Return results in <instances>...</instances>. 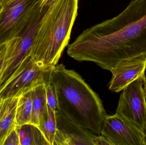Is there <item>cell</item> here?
Wrapping results in <instances>:
<instances>
[{
	"instance_id": "obj_1",
	"label": "cell",
	"mask_w": 146,
	"mask_h": 145,
	"mask_svg": "<svg viewBox=\"0 0 146 145\" xmlns=\"http://www.w3.org/2000/svg\"><path fill=\"white\" fill-rule=\"evenodd\" d=\"M71 58L111 71L146 55V0H132L118 15L84 30L68 47Z\"/></svg>"
},
{
	"instance_id": "obj_2",
	"label": "cell",
	"mask_w": 146,
	"mask_h": 145,
	"mask_svg": "<svg viewBox=\"0 0 146 145\" xmlns=\"http://www.w3.org/2000/svg\"><path fill=\"white\" fill-rule=\"evenodd\" d=\"M51 82L56 94L57 110L76 125L100 135L107 114L98 95L82 77L60 64L54 67Z\"/></svg>"
},
{
	"instance_id": "obj_3",
	"label": "cell",
	"mask_w": 146,
	"mask_h": 145,
	"mask_svg": "<svg viewBox=\"0 0 146 145\" xmlns=\"http://www.w3.org/2000/svg\"><path fill=\"white\" fill-rule=\"evenodd\" d=\"M78 9V0H56L48 7L32 46L30 56L33 61L44 67L58 64L69 43Z\"/></svg>"
},
{
	"instance_id": "obj_4",
	"label": "cell",
	"mask_w": 146,
	"mask_h": 145,
	"mask_svg": "<svg viewBox=\"0 0 146 145\" xmlns=\"http://www.w3.org/2000/svg\"><path fill=\"white\" fill-rule=\"evenodd\" d=\"M44 8L39 0H1L0 44L21 37Z\"/></svg>"
},
{
	"instance_id": "obj_5",
	"label": "cell",
	"mask_w": 146,
	"mask_h": 145,
	"mask_svg": "<svg viewBox=\"0 0 146 145\" xmlns=\"http://www.w3.org/2000/svg\"><path fill=\"white\" fill-rule=\"evenodd\" d=\"M54 68L44 67L28 56L3 84L0 98L19 97L25 92L45 85L51 81Z\"/></svg>"
},
{
	"instance_id": "obj_6",
	"label": "cell",
	"mask_w": 146,
	"mask_h": 145,
	"mask_svg": "<svg viewBox=\"0 0 146 145\" xmlns=\"http://www.w3.org/2000/svg\"><path fill=\"white\" fill-rule=\"evenodd\" d=\"M146 79L141 77L122 90L115 112L141 130L146 123V94L143 87Z\"/></svg>"
},
{
	"instance_id": "obj_7",
	"label": "cell",
	"mask_w": 146,
	"mask_h": 145,
	"mask_svg": "<svg viewBox=\"0 0 146 145\" xmlns=\"http://www.w3.org/2000/svg\"><path fill=\"white\" fill-rule=\"evenodd\" d=\"M48 7L44 8L42 12L32 22L21 37L7 41V47L4 66L0 76V90L24 59L30 56L32 46L38 25Z\"/></svg>"
},
{
	"instance_id": "obj_8",
	"label": "cell",
	"mask_w": 146,
	"mask_h": 145,
	"mask_svg": "<svg viewBox=\"0 0 146 145\" xmlns=\"http://www.w3.org/2000/svg\"><path fill=\"white\" fill-rule=\"evenodd\" d=\"M100 135L107 137L113 145H144L141 130L116 114L105 118Z\"/></svg>"
},
{
	"instance_id": "obj_9",
	"label": "cell",
	"mask_w": 146,
	"mask_h": 145,
	"mask_svg": "<svg viewBox=\"0 0 146 145\" xmlns=\"http://www.w3.org/2000/svg\"><path fill=\"white\" fill-rule=\"evenodd\" d=\"M54 145H94L95 135L74 123L58 110Z\"/></svg>"
},
{
	"instance_id": "obj_10",
	"label": "cell",
	"mask_w": 146,
	"mask_h": 145,
	"mask_svg": "<svg viewBox=\"0 0 146 145\" xmlns=\"http://www.w3.org/2000/svg\"><path fill=\"white\" fill-rule=\"evenodd\" d=\"M146 55L119 63L111 71L112 74L109 89L119 93L132 82L141 77L145 76Z\"/></svg>"
},
{
	"instance_id": "obj_11",
	"label": "cell",
	"mask_w": 146,
	"mask_h": 145,
	"mask_svg": "<svg viewBox=\"0 0 146 145\" xmlns=\"http://www.w3.org/2000/svg\"><path fill=\"white\" fill-rule=\"evenodd\" d=\"M0 99V145H3L7 137L16 127L15 115L19 97Z\"/></svg>"
},
{
	"instance_id": "obj_12",
	"label": "cell",
	"mask_w": 146,
	"mask_h": 145,
	"mask_svg": "<svg viewBox=\"0 0 146 145\" xmlns=\"http://www.w3.org/2000/svg\"><path fill=\"white\" fill-rule=\"evenodd\" d=\"M32 94L31 123L36 126L41 131L48 115L45 85L33 89Z\"/></svg>"
},
{
	"instance_id": "obj_13",
	"label": "cell",
	"mask_w": 146,
	"mask_h": 145,
	"mask_svg": "<svg viewBox=\"0 0 146 145\" xmlns=\"http://www.w3.org/2000/svg\"><path fill=\"white\" fill-rule=\"evenodd\" d=\"M20 145H49L42 131L31 123L17 127Z\"/></svg>"
},
{
	"instance_id": "obj_14",
	"label": "cell",
	"mask_w": 146,
	"mask_h": 145,
	"mask_svg": "<svg viewBox=\"0 0 146 145\" xmlns=\"http://www.w3.org/2000/svg\"><path fill=\"white\" fill-rule=\"evenodd\" d=\"M32 90L25 92L19 97L15 115V124L17 127L31 123Z\"/></svg>"
},
{
	"instance_id": "obj_15",
	"label": "cell",
	"mask_w": 146,
	"mask_h": 145,
	"mask_svg": "<svg viewBox=\"0 0 146 145\" xmlns=\"http://www.w3.org/2000/svg\"><path fill=\"white\" fill-rule=\"evenodd\" d=\"M48 115L44 123L42 131L44 138L49 145H54L56 128V111L52 110L48 107Z\"/></svg>"
},
{
	"instance_id": "obj_16",
	"label": "cell",
	"mask_w": 146,
	"mask_h": 145,
	"mask_svg": "<svg viewBox=\"0 0 146 145\" xmlns=\"http://www.w3.org/2000/svg\"><path fill=\"white\" fill-rule=\"evenodd\" d=\"M45 87L48 107L56 111L57 110V102L54 87L51 81L45 84Z\"/></svg>"
},
{
	"instance_id": "obj_17",
	"label": "cell",
	"mask_w": 146,
	"mask_h": 145,
	"mask_svg": "<svg viewBox=\"0 0 146 145\" xmlns=\"http://www.w3.org/2000/svg\"><path fill=\"white\" fill-rule=\"evenodd\" d=\"M20 145L17 128H15L7 137L3 145Z\"/></svg>"
},
{
	"instance_id": "obj_18",
	"label": "cell",
	"mask_w": 146,
	"mask_h": 145,
	"mask_svg": "<svg viewBox=\"0 0 146 145\" xmlns=\"http://www.w3.org/2000/svg\"><path fill=\"white\" fill-rule=\"evenodd\" d=\"M7 47V42L0 44V76L4 67Z\"/></svg>"
},
{
	"instance_id": "obj_19",
	"label": "cell",
	"mask_w": 146,
	"mask_h": 145,
	"mask_svg": "<svg viewBox=\"0 0 146 145\" xmlns=\"http://www.w3.org/2000/svg\"><path fill=\"white\" fill-rule=\"evenodd\" d=\"M94 145H113L108 138L103 135H95L93 139Z\"/></svg>"
},
{
	"instance_id": "obj_20",
	"label": "cell",
	"mask_w": 146,
	"mask_h": 145,
	"mask_svg": "<svg viewBox=\"0 0 146 145\" xmlns=\"http://www.w3.org/2000/svg\"><path fill=\"white\" fill-rule=\"evenodd\" d=\"M56 0H39L40 7L42 8L48 7Z\"/></svg>"
},
{
	"instance_id": "obj_21",
	"label": "cell",
	"mask_w": 146,
	"mask_h": 145,
	"mask_svg": "<svg viewBox=\"0 0 146 145\" xmlns=\"http://www.w3.org/2000/svg\"><path fill=\"white\" fill-rule=\"evenodd\" d=\"M141 130L143 135L144 145H146V123L144 125Z\"/></svg>"
},
{
	"instance_id": "obj_22",
	"label": "cell",
	"mask_w": 146,
	"mask_h": 145,
	"mask_svg": "<svg viewBox=\"0 0 146 145\" xmlns=\"http://www.w3.org/2000/svg\"><path fill=\"white\" fill-rule=\"evenodd\" d=\"M144 90H145V92L146 94V79L145 81L144 82Z\"/></svg>"
},
{
	"instance_id": "obj_23",
	"label": "cell",
	"mask_w": 146,
	"mask_h": 145,
	"mask_svg": "<svg viewBox=\"0 0 146 145\" xmlns=\"http://www.w3.org/2000/svg\"><path fill=\"white\" fill-rule=\"evenodd\" d=\"M0 100H1V99H0Z\"/></svg>"
},
{
	"instance_id": "obj_24",
	"label": "cell",
	"mask_w": 146,
	"mask_h": 145,
	"mask_svg": "<svg viewBox=\"0 0 146 145\" xmlns=\"http://www.w3.org/2000/svg\"><path fill=\"white\" fill-rule=\"evenodd\" d=\"M0 1H1V0H0Z\"/></svg>"
}]
</instances>
